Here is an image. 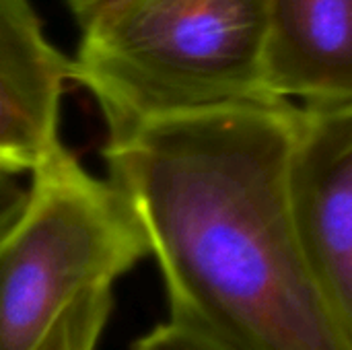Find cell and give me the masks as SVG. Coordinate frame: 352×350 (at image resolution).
Wrapping results in <instances>:
<instances>
[{"label":"cell","mask_w":352,"mask_h":350,"mask_svg":"<svg viewBox=\"0 0 352 350\" xmlns=\"http://www.w3.org/2000/svg\"><path fill=\"white\" fill-rule=\"evenodd\" d=\"M111 309V287L80 293L52 324L35 350H95Z\"/></svg>","instance_id":"7"},{"label":"cell","mask_w":352,"mask_h":350,"mask_svg":"<svg viewBox=\"0 0 352 350\" xmlns=\"http://www.w3.org/2000/svg\"><path fill=\"white\" fill-rule=\"evenodd\" d=\"M68 80L70 58L37 17L0 14V167L31 175L64 146L58 124Z\"/></svg>","instance_id":"6"},{"label":"cell","mask_w":352,"mask_h":350,"mask_svg":"<svg viewBox=\"0 0 352 350\" xmlns=\"http://www.w3.org/2000/svg\"><path fill=\"white\" fill-rule=\"evenodd\" d=\"M80 31L70 80L95 99L107 140L165 116L272 101L266 0H128Z\"/></svg>","instance_id":"2"},{"label":"cell","mask_w":352,"mask_h":350,"mask_svg":"<svg viewBox=\"0 0 352 350\" xmlns=\"http://www.w3.org/2000/svg\"><path fill=\"white\" fill-rule=\"evenodd\" d=\"M0 14L10 17H37L29 0H0Z\"/></svg>","instance_id":"11"},{"label":"cell","mask_w":352,"mask_h":350,"mask_svg":"<svg viewBox=\"0 0 352 350\" xmlns=\"http://www.w3.org/2000/svg\"><path fill=\"white\" fill-rule=\"evenodd\" d=\"M132 350H223L208 340L167 322L134 342Z\"/></svg>","instance_id":"8"},{"label":"cell","mask_w":352,"mask_h":350,"mask_svg":"<svg viewBox=\"0 0 352 350\" xmlns=\"http://www.w3.org/2000/svg\"><path fill=\"white\" fill-rule=\"evenodd\" d=\"M264 87L301 107L352 103V0H266Z\"/></svg>","instance_id":"5"},{"label":"cell","mask_w":352,"mask_h":350,"mask_svg":"<svg viewBox=\"0 0 352 350\" xmlns=\"http://www.w3.org/2000/svg\"><path fill=\"white\" fill-rule=\"evenodd\" d=\"M29 196V186L23 182V173L0 167V239L21 217Z\"/></svg>","instance_id":"9"},{"label":"cell","mask_w":352,"mask_h":350,"mask_svg":"<svg viewBox=\"0 0 352 350\" xmlns=\"http://www.w3.org/2000/svg\"><path fill=\"white\" fill-rule=\"evenodd\" d=\"M124 2H128V0H64L66 8L70 10L72 19L78 23L80 29L89 27L99 17L116 10Z\"/></svg>","instance_id":"10"},{"label":"cell","mask_w":352,"mask_h":350,"mask_svg":"<svg viewBox=\"0 0 352 350\" xmlns=\"http://www.w3.org/2000/svg\"><path fill=\"white\" fill-rule=\"evenodd\" d=\"M151 256L126 196L60 149L33 173L27 204L0 239V350H35L85 291Z\"/></svg>","instance_id":"3"},{"label":"cell","mask_w":352,"mask_h":350,"mask_svg":"<svg viewBox=\"0 0 352 350\" xmlns=\"http://www.w3.org/2000/svg\"><path fill=\"white\" fill-rule=\"evenodd\" d=\"M299 105L252 101L151 120L107 140L169 322L223 350H352L301 248L287 190Z\"/></svg>","instance_id":"1"},{"label":"cell","mask_w":352,"mask_h":350,"mask_svg":"<svg viewBox=\"0 0 352 350\" xmlns=\"http://www.w3.org/2000/svg\"><path fill=\"white\" fill-rule=\"evenodd\" d=\"M287 190L307 264L352 342V103L299 107Z\"/></svg>","instance_id":"4"}]
</instances>
